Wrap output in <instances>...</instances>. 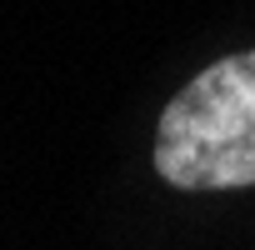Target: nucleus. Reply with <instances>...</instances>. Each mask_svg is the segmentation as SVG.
Segmentation results:
<instances>
[{"label":"nucleus","mask_w":255,"mask_h":250,"mask_svg":"<svg viewBox=\"0 0 255 250\" xmlns=\"http://www.w3.org/2000/svg\"><path fill=\"white\" fill-rule=\"evenodd\" d=\"M155 170L175 190L255 185V50L205 65L160 110Z\"/></svg>","instance_id":"f257e3e1"}]
</instances>
